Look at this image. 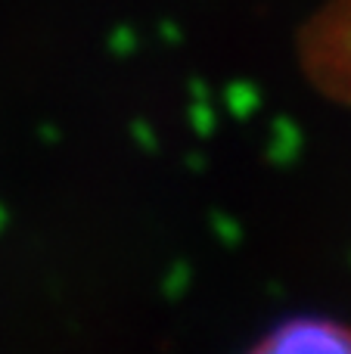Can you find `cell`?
<instances>
[{
	"mask_svg": "<svg viewBox=\"0 0 351 354\" xmlns=\"http://www.w3.org/2000/svg\"><path fill=\"white\" fill-rule=\"evenodd\" d=\"M348 10L342 12V28H345V44H342V47H345V56H342V66H339V81H342V87H345V91L351 93V3H345Z\"/></svg>",
	"mask_w": 351,
	"mask_h": 354,
	"instance_id": "6da1fadb",
	"label": "cell"
}]
</instances>
